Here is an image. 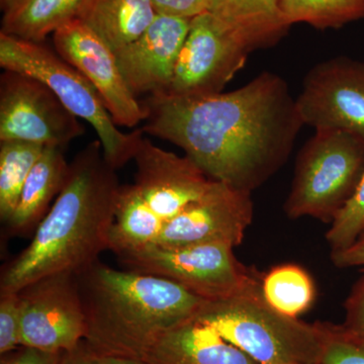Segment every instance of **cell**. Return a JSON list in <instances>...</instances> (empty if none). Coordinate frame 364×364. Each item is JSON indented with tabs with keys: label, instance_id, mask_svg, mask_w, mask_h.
<instances>
[{
	"label": "cell",
	"instance_id": "6da1fadb",
	"mask_svg": "<svg viewBox=\"0 0 364 364\" xmlns=\"http://www.w3.org/2000/svg\"><path fill=\"white\" fill-rule=\"evenodd\" d=\"M141 104L145 135L181 148L208 178L250 193L286 164L304 126L287 81L269 71L230 92Z\"/></svg>",
	"mask_w": 364,
	"mask_h": 364
},
{
	"label": "cell",
	"instance_id": "7a4b0ae2",
	"mask_svg": "<svg viewBox=\"0 0 364 364\" xmlns=\"http://www.w3.org/2000/svg\"><path fill=\"white\" fill-rule=\"evenodd\" d=\"M121 186L98 139L78 152L30 245L2 272L0 293H18L59 273L79 274L97 263L111 250Z\"/></svg>",
	"mask_w": 364,
	"mask_h": 364
},
{
	"label": "cell",
	"instance_id": "3957f363",
	"mask_svg": "<svg viewBox=\"0 0 364 364\" xmlns=\"http://www.w3.org/2000/svg\"><path fill=\"white\" fill-rule=\"evenodd\" d=\"M77 279L85 341L100 355L141 360L163 334L195 318L205 301L172 280L98 261Z\"/></svg>",
	"mask_w": 364,
	"mask_h": 364
},
{
	"label": "cell",
	"instance_id": "277c9868",
	"mask_svg": "<svg viewBox=\"0 0 364 364\" xmlns=\"http://www.w3.org/2000/svg\"><path fill=\"white\" fill-rule=\"evenodd\" d=\"M261 277L233 296L205 301L195 318L258 364H320V322L309 324L272 309L263 298Z\"/></svg>",
	"mask_w": 364,
	"mask_h": 364
},
{
	"label": "cell",
	"instance_id": "5b68a950",
	"mask_svg": "<svg viewBox=\"0 0 364 364\" xmlns=\"http://www.w3.org/2000/svg\"><path fill=\"white\" fill-rule=\"evenodd\" d=\"M0 67L39 79L67 109L95 129L105 159L117 170L134 159L145 133H124L112 121L102 97L85 75L45 42L0 33Z\"/></svg>",
	"mask_w": 364,
	"mask_h": 364
},
{
	"label": "cell",
	"instance_id": "8992f818",
	"mask_svg": "<svg viewBox=\"0 0 364 364\" xmlns=\"http://www.w3.org/2000/svg\"><path fill=\"white\" fill-rule=\"evenodd\" d=\"M364 176V142L337 130H315L299 149L284 213L289 219L330 223L351 200Z\"/></svg>",
	"mask_w": 364,
	"mask_h": 364
},
{
	"label": "cell",
	"instance_id": "52a82bcc",
	"mask_svg": "<svg viewBox=\"0 0 364 364\" xmlns=\"http://www.w3.org/2000/svg\"><path fill=\"white\" fill-rule=\"evenodd\" d=\"M233 250L219 244L176 249L149 245L117 257L129 270L164 277L205 301H215L238 293L258 275Z\"/></svg>",
	"mask_w": 364,
	"mask_h": 364
},
{
	"label": "cell",
	"instance_id": "ba28073f",
	"mask_svg": "<svg viewBox=\"0 0 364 364\" xmlns=\"http://www.w3.org/2000/svg\"><path fill=\"white\" fill-rule=\"evenodd\" d=\"M133 160L135 181L121 186L117 203L164 227L203 196L213 181L186 155L157 147L145 136Z\"/></svg>",
	"mask_w": 364,
	"mask_h": 364
},
{
	"label": "cell",
	"instance_id": "9c48e42d",
	"mask_svg": "<svg viewBox=\"0 0 364 364\" xmlns=\"http://www.w3.org/2000/svg\"><path fill=\"white\" fill-rule=\"evenodd\" d=\"M85 133L80 119L39 79L4 70L0 76V141L65 148Z\"/></svg>",
	"mask_w": 364,
	"mask_h": 364
},
{
	"label": "cell",
	"instance_id": "30bf717a",
	"mask_svg": "<svg viewBox=\"0 0 364 364\" xmlns=\"http://www.w3.org/2000/svg\"><path fill=\"white\" fill-rule=\"evenodd\" d=\"M247 50L217 16L205 11L191 18L168 92L176 97H205L224 92L245 66Z\"/></svg>",
	"mask_w": 364,
	"mask_h": 364
},
{
	"label": "cell",
	"instance_id": "8fae6325",
	"mask_svg": "<svg viewBox=\"0 0 364 364\" xmlns=\"http://www.w3.org/2000/svg\"><path fill=\"white\" fill-rule=\"evenodd\" d=\"M21 346L46 351L73 350L85 340L86 317L74 273H59L18 291Z\"/></svg>",
	"mask_w": 364,
	"mask_h": 364
},
{
	"label": "cell",
	"instance_id": "7c38bea8",
	"mask_svg": "<svg viewBox=\"0 0 364 364\" xmlns=\"http://www.w3.org/2000/svg\"><path fill=\"white\" fill-rule=\"evenodd\" d=\"M296 102L304 124L345 132L364 142V61L337 56L316 64Z\"/></svg>",
	"mask_w": 364,
	"mask_h": 364
},
{
	"label": "cell",
	"instance_id": "4fadbf2b",
	"mask_svg": "<svg viewBox=\"0 0 364 364\" xmlns=\"http://www.w3.org/2000/svg\"><path fill=\"white\" fill-rule=\"evenodd\" d=\"M253 220L251 193L213 181L207 191L164 227L153 245L165 249L219 244L235 248Z\"/></svg>",
	"mask_w": 364,
	"mask_h": 364
},
{
	"label": "cell",
	"instance_id": "5bb4252c",
	"mask_svg": "<svg viewBox=\"0 0 364 364\" xmlns=\"http://www.w3.org/2000/svg\"><path fill=\"white\" fill-rule=\"evenodd\" d=\"M52 36L54 49L97 88L117 127L144 123L145 109L127 85L116 53L97 33L75 18Z\"/></svg>",
	"mask_w": 364,
	"mask_h": 364
},
{
	"label": "cell",
	"instance_id": "9a60e30c",
	"mask_svg": "<svg viewBox=\"0 0 364 364\" xmlns=\"http://www.w3.org/2000/svg\"><path fill=\"white\" fill-rule=\"evenodd\" d=\"M191 21L157 14L142 36L116 53L124 80L136 98L168 92Z\"/></svg>",
	"mask_w": 364,
	"mask_h": 364
},
{
	"label": "cell",
	"instance_id": "2e32d148",
	"mask_svg": "<svg viewBox=\"0 0 364 364\" xmlns=\"http://www.w3.org/2000/svg\"><path fill=\"white\" fill-rule=\"evenodd\" d=\"M141 360L148 364H258L212 326L195 318L163 334Z\"/></svg>",
	"mask_w": 364,
	"mask_h": 364
},
{
	"label": "cell",
	"instance_id": "e0dca14e",
	"mask_svg": "<svg viewBox=\"0 0 364 364\" xmlns=\"http://www.w3.org/2000/svg\"><path fill=\"white\" fill-rule=\"evenodd\" d=\"M208 11L249 53L274 47L291 28L282 16L280 0H212Z\"/></svg>",
	"mask_w": 364,
	"mask_h": 364
},
{
	"label": "cell",
	"instance_id": "ac0fdd59",
	"mask_svg": "<svg viewBox=\"0 0 364 364\" xmlns=\"http://www.w3.org/2000/svg\"><path fill=\"white\" fill-rule=\"evenodd\" d=\"M156 16L151 0H85L78 18L117 53L142 36Z\"/></svg>",
	"mask_w": 364,
	"mask_h": 364
},
{
	"label": "cell",
	"instance_id": "d6986e66",
	"mask_svg": "<svg viewBox=\"0 0 364 364\" xmlns=\"http://www.w3.org/2000/svg\"><path fill=\"white\" fill-rule=\"evenodd\" d=\"M64 148L45 147L26 179L20 202L6 223L14 234L28 231L44 219L50 203L59 196L68 176L70 163Z\"/></svg>",
	"mask_w": 364,
	"mask_h": 364
},
{
	"label": "cell",
	"instance_id": "ffe728a7",
	"mask_svg": "<svg viewBox=\"0 0 364 364\" xmlns=\"http://www.w3.org/2000/svg\"><path fill=\"white\" fill-rule=\"evenodd\" d=\"M85 0H0V33L45 42L66 23L78 18Z\"/></svg>",
	"mask_w": 364,
	"mask_h": 364
},
{
	"label": "cell",
	"instance_id": "44dd1931",
	"mask_svg": "<svg viewBox=\"0 0 364 364\" xmlns=\"http://www.w3.org/2000/svg\"><path fill=\"white\" fill-rule=\"evenodd\" d=\"M261 289L268 305L289 318H299L310 310L316 299L310 273L291 263L277 265L262 275Z\"/></svg>",
	"mask_w": 364,
	"mask_h": 364
},
{
	"label": "cell",
	"instance_id": "7402d4cb",
	"mask_svg": "<svg viewBox=\"0 0 364 364\" xmlns=\"http://www.w3.org/2000/svg\"><path fill=\"white\" fill-rule=\"evenodd\" d=\"M45 146L23 141H0V217H13L21 191Z\"/></svg>",
	"mask_w": 364,
	"mask_h": 364
},
{
	"label": "cell",
	"instance_id": "603a6c76",
	"mask_svg": "<svg viewBox=\"0 0 364 364\" xmlns=\"http://www.w3.org/2000/svg\"><path fill=\"white\" fill-rule=\"evenodd\" d=\"M280 9L289 26L306 23L320 31L364 20V0H280Z\"/></svg>",
	"mask_w": 364,
	"mask_h": 364
},
{
	"label": "cell",
	"instance_id": "cb8c5ba5",
	"mask_svg": "<svg viewBox=\"0 0 364 364\" xmlns=\"http://www.w3.org/2000/svg\"><path fill=\"white\" fill-rule=\"evenodd\" d=\"M322 351L320 364H364V339L342 325L320 323Z\"/></svg>",
	"mask_w": 364,
	"mask_h": 364
},
{
	"label": "cell",
	"instance_id": "d4e9b609",
	"mask_svg": "<svg viewBox=\"0 0 364 364\" xmlns=\"http://www.w3.org/2000/svg\"><path fill=\"white\" fill-rule=\"evenodd\" d=\"M364 230V176L358 191L333 221L326 240L331 252L344 250Z\"/></svg>",
	"mask_w": 364,
	"mask_h": 364
},
{
	"label": "cell",
	"instance_id": "484cf974",
	"mask_svg": "<svg viewBox=\"0 0 364 364\" xmlns=\"http://www.w3.org/2000/svg\"><path fill=\"white\" fill-rule=\"evenodd\" d=\"M21 311L18 293H0V354L21 346Z\"/></svg>",
	"mask_w": 364,
	"mask_h": 364
},
{
	"label": "cell",
	"instance_id": "4316f807",
	"mask_svg": "<svg viewBox=\"0 0 364 364\" xmlns=\"http://www.w3.org/2000/svg\"><path fill=\"white\" fill-rule=\"evenodd\" d=\"M343 327L351 334L364 339V272L352 287L344 304Z\"/></svg>",
	"mask_w": 364,
	"mask_h": 364
},
{
	"label": "cell",
	"instance_id": "83f0119b",
	"mask_svg": "<svg viewBox=\"0 0 364 364\" xmlns=\"http://www.w3.org/2000/svg\"><path fill=\"white\" fill-rule=\"evenodd\" d=\"M157 14L193 18L210 11L212 0H151Z\"/></svg>",
	"mask_w": 364,
	"mask_h": 364
},
{
	"label": "cell",
	"instance_id": "f1b7e54d",
	"mask_svg": "<svg viewBox=\"0 0 364 364\" xmlns=\"http://www.w3.org/2000/svg\"><path fill=\"white\" fill-rule=\"evenodd\" d=\"M21 350L1 359V364H59L64 352L21 346Z\"/></svg>",
	"mask_w": 364,
	"mask_h": 364
},
{
	"label": "cell",
	"instance_id": "f546056e",
	"mask_svg": "<svg viewBox=\"0 0 364 364\" xmlns=\"http://www.w3.org/2000/svg\"><path fill=\"white\" fill-rule=\"evenodd\" d=\"M333 264L338 268H360L364 272V230L344 250L331 252Z\"/></svg>",
	"mask_w": 364,
	"mask_h": 364
},
{
	"label": "cell",
	"instance_id": "4dcf8cb0",
	"mask_svg": "<svg viewBox=\"0 0 364 364\" xmlns=\"http://www.w3.org/2000/svg\"><path fill=\"white\" fill-rule=\"evenodd\" d=\"M59 364H102L100 356L85 340L73 350L64 352Z\"/></svg>",
	"mask_w": 364,
	"mask_h": 364
},
{
	"label": "cell",
	"instance_id": "1f68e13d",
	"mask_svg": "<svg viewBox=\"0 0 364 364\" xmlns=\"http://www.w3.org/2000/svg\"><path fill=\"white\" fill-rule=\"evenodd\" d=\"M102 364H148L139 359L122 358V356L100 355Z\"/></svg>",
	"mask_w": 364,
	"mask_h": 364
}]
</instances>
